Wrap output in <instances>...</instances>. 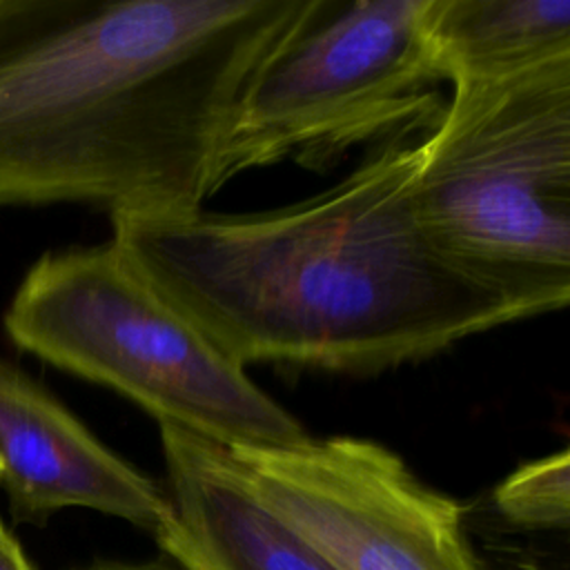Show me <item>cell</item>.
<instances>
[{
  "mask_svg": "<svg viewBox=\"0 0 570 570\" xmlns=\"http://www.w3.org/2000/svg\"><path fill=\"white\" fill-rule=\"evenodd\" d=\"M421 136L379 142L343 180L287 207L111 216V240L245 367L372 374L430 358L523 318L423 232Z\"/></svg>",
  "mask_w": 570,
  "mask_h": 570,
  "instance_id": "cell-1",
  "label": "cell"
},
{
  "mask_svg": "<svg viewBox=\"0 0 570 570\" xmlns=\"http://www.w3.org/2000/svg\"><path fill=\"white\" fill-rule=\"evenodd\" d=\"M305 0H0V209H203L249 73Z\"/></svg>",
  "mask_w": 570,
  "mask_h": 570,
  "instance_id": "cell-2",
  "label": "cell"
},
{
  "mask_svg": "<svg viewBox=\"0 0 570 570\" xmlns=\"http://www.w3.org/2000/svg\"><path fill=\"white\" fill-rule=\"evenodd\" d=\"M414 207L432 245L521 318L570 303V56L452 85L421 136Z\"/></svg>",
  "mask_w": 570,
  "mask_h": 570,
  "instance_id": "cell-3",
  "label": "cell"
},
{
  "mask_svg": "<svg viewBox=\"0 0 570 570\" xmlns=\"http://www.w3.org/2000/svg\"><path fill=\"white\" fill-rule=\"evenodd\" d=\"M2 325L18 350L116 390L158 425L225 448H287L309 439L114 240L42 254L16 287Z\"/></svg>",
  "mask_w": 570,
  "mask_h": 570,
  "instance_id": "cell-4",
  "label": "cell"
},
{
  "mask_svg": "<svg viewBox=\"0 0 570 570\" xmlns=\"http://www.w3.org/2000/svg\"><path fill=\"white\" fill-rule=\"evenodd\" d=\"M428 0H305L249 73L220 149V187L285 158L323 169L361 142L428 131L441 82Z\"/></svg>",
  "mask_w": 570,
  "mask_h": 570,
  "instance_id": "cell-5",
  "label": "cell"
},
{
  "mask_svg": "<svg viewBox=\"0 0 570 570\" xmlns=\"http://www.w3.org/2000/svg\"><path fill=\"white\" fill-rule=\"evenodd\" d=\"M227 450L254 499L336 570H483L465 508L376 441Z\"/></svg>",
  "mask_w": 570,
  "mask_h": 570,
  "instance_id": "cell-6",
  "label": "cell"
},
{
  "mask_svg": "<svg viewBox=\"0 0 570 570\" xmlns=\"http://www.w3.org/2000/svg\"><path fill=\"white\" fill-rule=\"evenodd\" d=\"M0 485L13 523L42 528L87 508L154 534L169 517L163 485L109 450L18 363L0 356Z\"/></svg>",
  "mask_w": 570,
  "mask_h": 570,
  "instance_id": "cell-7",
  "label": "cell"
},
{
  "mask_svg": "<svg viewBox=\"0 0 570 570\" xmlns=\"http://www.w3.org/2000/svg\"><path fill=\"white\" fill-rule=\"evenodd\" d=\"M169 517L151 534L183 570H336L243 483L229 450L160 425Z\"/></svg>",
  "mask_w": 570,
  "mask_h": 570,
  "instance_id": "cell-8",
  "label": "cell"
},
{
  "mask_svg": "<svg viewBox=\"0 0 570 570\" xmlns=\"http://www.w3.org/2000/svg\"><path fill=\"white\" fill-rule=\"evenodd\" d=\"M423 31L439 80H494L570 56V0H428Z\"/></svg>",
  "mask_w": 570,
  "mask_h": 570,
  "instance_id": "cell-9",
  "label": "cell"
},
{
  "mask_svg": "<svg viewBox=\"0 0 570 570\" xmlns=\"http://www.w3.org/2000/svg\"><path fill=\"white\" fill-rule=\"evenodd\" d=\"M492 508L514 532L570 530V452L546 454L508 474L492 492Z\"/></svg>",
  "mask_w": 570,
  "mask_h": 570,
  "instance_id": "cell-10",
  "label": "cell"
},
{
  "mask_svg": "<svg viewBox=\"0 0 570 570\" xmlns=\"http://www.w3.org/2000/svg\"><path fill=\"white\" fill-rule=\"evenodd\" d=\"M0 570H38L27 557L20 539L0 517Z\"/></svg>",
  "mask_w": 570,
  "mask_h": 570,
  "instance_id": "cell-11",
  "label": "cell"
},
{
  "mask_svg": "<svg viewBox=\"0 0 570 570\" xmlns=\"http://www.w3.org/2000/svg\"><path fill=\"white\" fill-rule=\"evenodd\" d=\"M69 570H183L169 557L160 554L145 561H120V559H96L87 566H73Z\"/></svg>",
  "mask_w": 570,
  "mask_h": 570,
  "instance_id": "cell-12",
  "label": "cell"
},
{
  "mask_svg": "<svg viewBox=\"0 0 570 570\" xmlns=\"http://www.w3.org/2000/svg\"><path fill=\"white\" fill-rule=\"evenodd\" d=\"M0 474H2V468H0Z\"/></svg>",
  "mask_w": 570,
  "mask_h": 570,
  "instance_id": "cell-13",
  "label": "cell"
}]
</instances>
